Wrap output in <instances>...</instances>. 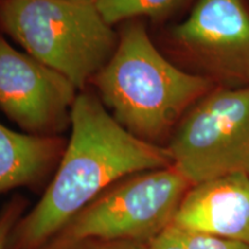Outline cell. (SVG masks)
<instances>
[{"label": "cell", "instance_id": "1", "mask_svg": "<svg viewBox=\"0 0 249 249\" xmlns=\"http://www.w3.org/2000/svg\"><path fill=\"white\" fill-rule=\"evenodd\" d=\"M71 135L40 201L18 220L5 249H35L119 180L172 165L165 145L136 138L91 93L76 96Z\"/></svg>", "mask_w": 249, "mask_h": 249}, {"label": "cell", "instance_id": "2", "mask_svg": "<svg viewBox=\"0 0 249 249\" xmlns=\"http://www.w3.org/2000/svg\"><path fill=\"white\" fill-rule=\"evenodd\" d=\"M92 83L124 128L158 145L214 88L210 76L188 73L167 60L136 18L121 27L116 51Z\"/></svg>", "mask_w": 249, "mask_h": 249}, {"label": "cell", "instance_id": "3", "mask_svg": "<svg viewBox=\"0 0 249 249\" xmlns=\"http://www.w3.org/2000/svg\"><path fill=\"white\" fill-rule=\"evenodd\" d=\"M0 30L82 89L116 51L119 34L95 2L0 0Z\"/></svg>", "mask_w": 249, "mask_h": 249}, {"label": "cell", "instance_id": "4", "mask_svg": "<svg viewBox=\"0 0 249 249\" xmlns=\"http://www.w3.org/2000/svg\"><path fill=\"white\" fill-rule=\"evenodd\" d=\"M191 187L173 165L132 174L101 193L54 235L149 245L172 224Z\"/></svg>", "mask_w": 249, "mask_h": 249}, {"label": "cell", "instance_id": "5", "mask_svg": "<svg viewBox=\"0 0 249 249\" xmlns=\"http://www.w3.org/2000/svg\"><path fill=\"white\" fill-rule=\"evenodd\" d=\"M166 148L192 186L249 176V87L213 88L183 116Z\"/></svg>", "mask_w": 249, "mask_h": 249}, {"label": "cell", "instance_id": "6", "mask_svg": "<svg viewBox=\"0 0 249 249\" xmlns=\"http://www.w3.org/2000/svg\"><path fill=\"white\" fill-rule=\"evenodd\" d=\"M76 87L0 35V108L28 134L58 136L71 124Z\"/></svg>", "mask_w": 249, "mask_h": 249}, {"label": "cell", "instance_id": "7", "mask_svg": "<svg viewBox=\"0 0 249 249\" xmlns=\"http://www.w3.org/2000/svg\"><path fill=\"white\" fill-rule=\"evenodd\" d=\"M172 36L213 80L249 87V12L241 0H197Z\"/></svg>", "mask_w": 249, "mask_h": 249}, {"label": "cell", "instance_id": "8", "mask_svg": "<svg viewBox=\"0 0 249 249\" xmlns=\"http://www.w3.org/2000/svg\"><path fill=\"white\" fill-rule=\"evenodd\" d=\"M172 225L249 245V176L229 174L192 186Z\"/></svg>", "mask_w": 249, "mask_h": 249}, {"label": "cell", "instance_id": "9", "mask_svg": "<svg viewBox=\"0 0 249 249\" xmlns=\"http://www.w3.org/2000/svg\"><path fill=\"white\" fill-rule=\"evenodd\" d=\"M66 145L59 136L18 133L0 124V194L44 183L57 170Z\"/></svg>", "mask_w": 249, "mask_h": 249}, {"label": "cell", "instance_id": "10", "mask_svg": "<svg viewBox=\"0 0 249 249\" xmlns=\"http://www.w3.org/2000/svg\"><path fill=\"white\" fill-rule=\"evenodd\" d=\"M186 0H97L96 6L111 26L141 17L158 18L179 7Z\"/></svg>", "mask_w": 249, "mask_h": 249}, {"label": "cell", "instance_id": "11", "mask_svg": "<svg viewBox=\"0 0 249 249\" xmlns=\"http://www.w3.org/2000/svg\"><path fill=\"white\" fill-rule=\"evenodd\" d=\"M148 246L135 241L104 240L96 238L71 239L53 235L35 249H148Z\"/></svg>", "mask_w": 249, "mask_h": 249}, {"label": "cell", "instance_id": "12", "mask_svg": "<svg viewBox=\"0 0 249 249\" xmlns=\"http://www.w3.org/2000/svg\"><path fill=\"white\" fill-rule=\"evenodd\" d=\"M174 227L178 232L182 249H249V245L241 244V242L219 238V236L207 234V233L189 231V230L178 226Z\"/></svg>", "mask_w": 249, "mask_h": 249}, {"label": "cell", "instance_id": "13", "mask_svg": "<svg viewBox=\"0 0 249 249\" xmlns=\"http://www.w3.org/2000/svg\"><path fill=\"white\" fill-rule=\"evenodd\" d=\"M28 201L22 195L12 196L0 209V249H5L12 230L26 213Z\"/></svg>", "mask_w": 249, "mask_h": 249}, {"label": "cell", "instance_id": "14", "mask_svg": "<svg viewBox=\"0 0 249 249\" xmlns=\"http://www.w3.org/2000/svg\"><path fill=\"white\" fill-rule=\"evenodd\" d=\"M73 1H81V2H95V4H96V1H97V0H73Z\"/></svg>", "mask_w": 249, "mask_h": 249}]
</instances>
